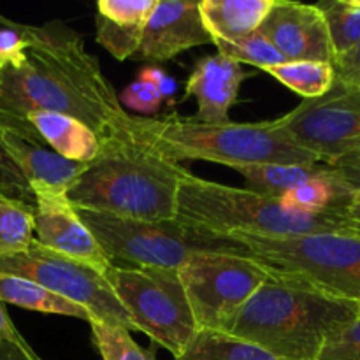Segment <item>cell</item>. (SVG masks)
Returning <instances> with one entry per match:
<instances>
[{
	"label": "cell",
	"mask_w": 360,
	"mask_h": 360,
	"mask_svg": "<svg viewBox=\"0 0 360 360\" xmlns=\"http://www.w3.org/2000/svg\"><path fill=\"white\" fill-rule=\"evenodd\" d=\"M28 42L23 65L0 67V115L25 120L32 112H58L90 127L102 144L129 139L132 116L77 32L49 21L28 27Z\"/></svg>",
	"instance_id": "obj_1"
},
{
	"label": "cell",
	"mask_w": 360,
	"mask_h": 360,
	"mask_svg": "<svg viewBox=\"0 0 360 360\" xmlns=\"http://www.w3.org/2000/svg\"><path fill=\"white\" fill-rule=\"evenodd\" d=\"M359 302L330 297L271 276L224 333L281 360H316L327 341L357 315Z\"/></svg>",
	"instance_id": "obj_2"
},
{
	"label": "cell",
	"mask_w": 360,
	"mask_h": 360,
	"mask_svg": "<svg viewBox=\"0 0 360 360\" xmlns=\"http://www.w3.org/2000/svg\"><path fill=\"white\" fill-rule=\"evenodd\" d=\"M186 169L129 139L104 144L84 165L67 199L76 210L98 211L141 221H172Z\"/></svg>",
	"instance_id": "obj_3"
},
{
	"label": "cell",
	"mask_w": 360,
	"mask_h": 360,
	"mask_svg": "<svg viewBox=\"0 0 360 360\" xmlns=\"http://www.w3.org/2000/svg\"><path fill=\"white\" fill-rule=\"evenodd\" d=\"M127 137L174 164L204 160L231 169L255 164H322L278 129L274 120L210 125L179 116L162 120L132 116Z\"/></svg>",
	"instance_id": "obj_4"
},
{
	"label": "cell",
	"mask_w": 360,
	"mask_h": 360,
	"mask_svg": "<svg viewBox=\"0 0 360 360\" xmlns=\"http://www.w3.org/2000/svg\"><path fill=\"white\" fill-rule=\"evenodd\" d=\"M176 220L217 236L239 232L262 238H304L360 232V224L345 213L288 210L276 199L202 179L192 172H186L179 183Z\"/></svg>",
	"instance_id": "obj_5"
},
{
	"label": "cell",
	"mask_w": 360,
	"mask_h": 360,
	"mask_svg": "<svg viewBox=\"0 0 360 360\" xmlns=\"http://www.w3.org/2000/svg\"><path fill=\"white\" fill-rule=\"evenodd\" d=\"M271 276L345 301H360V232L304 238L229 234Z\"/></svg>",
	"instance_id": "obj_6"
},
{
	"label": "cell",
	"mask_w": 360,
	"mask_h": 360,
	"mask_svg": "<svg viewBox=\"0 0 360 360\" xmlns=\"http://www.w3.org/2000/svg\"><path fill=\"white\" fill-rule=\"evenodd\" d=\"M108 259L132 267L179 269L197 253H245L241 243L227 236L183 225L181 221H141L98 211L77 210Z\"/></svg>",
	"instance_id": "obj_7"
},
{
	"label": "cell",
	"mask_w": 360,
	"mask_h": 360,
	"mask_svg": "<svg viewBox=\"0 0 360 360\" xmlns=\"http://www.w3.org/2000/svg\"><path fill=\"white\" fill-rule=\"evenodd\" d=\"M137 330L178 357L197 327L178 269L112 266L104 274Z\"/></svg>",
	"instance_id": "obj_8"
},
{
	"label": "cell",
	"mask_w": 360,
	"mask_h": 360,
	"mask_svg": "<svg viewBox=\"0 0 360 360\" xmlns=\"http://www.w3.org/2000/svg\"><path fill=\"white\" fill-rule=\"evenodd\" d=\"M199 330H221L269 278L245 253H197L178 269Z\"/></svg>",
	"instance_id": "obj_9"
},
{
	"label": "cell",
	"mask_w": 360,
	"mask_h": 360,
	"mask_svg": "<svg viewBox=\"0 0 360 360\" xmlns=\"http://www.w3.org/2000/svg\"><path fill=\"white\" fill-rule=\"evenodd\" d=\"M0 273L28 278L53 294L86 309L91 320L137 330L101 273L34 241L27 252L0 257Z\"/></svg>",
	"instance_id": "obj_10"
},
{
	"label": "cell",
	"mask_w": 360,
	"mask_h": 360,
	"mask_svg": "<svg viewBox=\"0 0 360 360\" xmlns=\"http://www.w3.org/2000/svg\"><path fill=\"white\" fill-rule=\"evenodd\" d=\"M274 123L322 164H333L360 150V86L336 77L326 95L304 98Z\"/></svg>",
	"instance_id": "obj_11"
},
{
	"label": "cell",
	"mask_w": 360,
	"mask_h": 360,
	"mask_svg": "<svg viewBox=\"0 0 360 360\" xmlns=\"http://www.w3.org/2000/svg\"><path fill=\"white\" fill-rule=\"evenodd\" d=\"M86 164L56 155L27 120L0 115V186L32 204V190L69 192Z\"/></svg>",
	"instance_id": "obj_12"
},
{
	"label": "cell",
	"mask_w": 360,
	"mask_h": 360,
	"mask_svg": "<svg viewBox=\"0 0 360 360\" xmlns=\"http://www.w3.org/2000/svg\"><path fill=\"white\" fill-rule=\"evenodd\" d=\"M35 241L51 252L91 267L104 276L115 264L108 259L90 229L81 220L67 193L49 188L32 190Z\"/></svg>",
	"instance_id": "obj_13"
},
{
	"label": "cell",
	"mask_w": 360,
	"mask_h": 360,
	"mask_svg": "<svg viewBox=\"0 0 360 360\" xmlns=\"http://www.w3.org/2000/svg\"><path fill=\"white\" fill-rule=\"evenodd\" d=\"M259 32L287 62H334L326 18L316 6L274 0Z\"/></svg>",
	"instance_id": "obj_14"
},
{
	"label": "cell",
	"mask_w": 360,
	"mask_h": 360,
	"mask_svg": "<svg viewBox=\"0 0 360 360\" xmlns=\"http://www.w3.org/2000/svg\"><path fill=\"white\" fill-rule=\"evenodd\" d=\"M204 44H213V37L200 16L199 2L157 0L144 25L136 58L162 63Z\"/></svg>",
	"instance_id": "obj_15"
},
{
	"label": "cell",
	"mask_w": 360,
	"mask_h": 360,
	"mask_svg": "<svg viewBox=\"0 0 360 360\" xmlns=\"http://www.w3.org/2000/svg\"><path fill=\"white\" fill-rule=\"evenodd\" d=\"M252 76L241 63L220 55H207L193 65L185 86V97H195L197 122L229 123V111L238 102L241 84Z\"/></svg>",
	"instance_id": "obj_16"
},
{
	"label": "cell",
	"mask_w": 360,
	"mask_h": 360,
	"mask_svg": "<svg viewBox=\"0 0 360 360\" xmlns=\"http://www.w3.org/2000/svg\"><path fill=\"white\" fill-rule=\"evenodd\" d=\"M25 120L34 127L44 143L65 160L90 164L104 148L97 134L72 116L58 112H32Z\"/></svg>",
	"instance_id": "obj_17"
},
{
	"label": "cell",
	"mask_w": 360,
	"mask_h": 360,
	"mask_svg": "<svg viewBox=\"0 0 360 360\" xmlns=\"http://www.w3.org/2000/svg\"><path fill=\"white\" fill-rule=\"evenodd\" d=\"M274 0H202L200 16L213 41H236L260 28Z\"/></svg>",
	"instance_id": "obj_18"
},
{
	"label": "cell",
	"mask_w": 360,
	"mask_h": 360,
	"mask_svg": "<svg viewBox=\"0 0 360 360\" xmlns=\"http://www.w3.org/2000/svg\"><path fill=\"white\" fill-rule=\"evenodd\" d=\"M327 164H255L239 165L238 171L246 181V190L280 200L292 190L322 174Z\"/></svg>",
	"instance_id": "obj_19"
},
{
	"label": "cell",
	"mask_w": 360,
	"mask_h": 360,
	"mask_svg": "<svg viewBox=\"0 0 360 360\" xmlns=\"http://www.w3.org/2000/svg\"><path fill=\"white\" fill-rule=\"evenodd\" d=\"M0 302L18 306V308L28 309V311L72 316V319L90 322V315L84 308L53 294L48 288L28 280V278L14 276V274L0 273Z\"/></svg>",
	"instance_id": "obj_20"
},
{
	"label": "cell",
	"mask_w": 360,
	"mask_h": 360,
	"mask_svg": "<svg viewBox=\"0 0 360 360\" xmlns=\"http://www.w3.org/2000/svg\"><path fill=\"white\" fill-rule=\"evenodd\" d=\"M174 360H281L221 330H199Z\"/></svg>",
	"instance_id": "obj_21"
},
{
	"label": "cell",
	"mask_w": 360,
	"mask_h": 360,
	"mask_svg": "<svg viewBox=\"0 0 360 360\" xmlns=\"http://www.w3.org/2000/svg\"><path fill=\"white\" fill-rule=\"evenodd\" d=\"M35 241L34 204L0 186V257L27 252Z\"/></svg>",
	"instance_id": "obj_22"
},
{
	"label": "cell",
	"mask_w": 360,
	"mask_h": 360,
	"mask_svg": "<svg viewBox=\"0 0 360 360\" xmlns=\"http://www.w3.org/2000/svg\"><path fill=\"white\" fill-rule=\"evenodd\" d=\"M274 79L304 98H319L333 86L336 74L327 62H285L266 69Z\"/></svg>",
	"instance_id": "obj_23"
},
{
	"label": "cell",
	"mask_w": 360,
	"mask_h": 360,
	"mask_svg": "<svg viewBox=\"0 0 360 360\" xmlns=\"http://www.w3.org/2000/svg\"><path fill=\"white\" fill-rule=\"evenodd\" d=\"M323 14L334 58L360 42V0H326L315 4Z\"/></svg>",
	"instance_id": "obj_24"
},
{
	"label": "cell",
	"mask_w": 360,
	"mask_h": 360,
	"mask_svg": "<svg viewBox=\"0 0 360 360\" xmlns=\"http://www.w3.org/2000/svg\"><path fill=\"white\" fill-rule=\"evenodd\" d=\"M91 340L102 360H157L155 352L144 350L123 327L91 320Z\"/></svg>",
	"instance_id": "obj_25"
},
{
	"label": "cell",
	"mask_w": 360,
	"mask_h": 360,
	"mask_svg": "<svg viewBox=\"0 0 360 360\" xmlns=\"http://www.w3.org/2000/svg\"><path fill=\"white\" fill-rule=\"evenodd\" d=\"M218 48V53L238 63H250L259 69H269V67L285 63V56L260 34L259 30L246 37L236 39V41H213Z\"/></svg>",
	"instance_id": "obj_26"
},
{
	"label": "cell",
	"mask_w": 360,
	"mask_h": 360,
	"mask_svg": "<svg viewBox=\"0 0 360 360\" xmlns=\"http://www.w3.org/2000/svg\"><path fill=\"white\" fill-rule=\"evenodd\" d=\"M95 32L97 42L108 49L118 62L136 56L143 41L144 27L141 25H125L108 20L102 14H95Z\"/></svg>",
	"instance_id": "obj_27"
},
{
	"label": "cell",
	"mask_w": 360,
	"mask_h": 360,
	"mask_svg": "<svg viewBox=\"0 0 360 360\" xmlns=\"http://www.w3.org/2000/svg\"><path fill=\"white\" fill-rule=\"evenodd\" d=\"M157 0H98L97 13L111 21L144 27Z\"/></svg>",
	"instance_id": "obj_28"
},
{
	"label": "cell",
	"mask_w": 360,
	"mask_h": 360,
	"mask_svg": "<svg viewBox=\"0 0 360 360\" xmlns=\"http://www.w3.org/2000/svg\"><path fill=\"white\" fill-rule=\"evenodd\" d=\"M316 360H360V301L355 319L327 341Z\"/></svg>",
	"instance_id": "obj_29"
},
{
	"label": "cell",
	"mask_w": 360,
	"mask_h": 360,
	"mask_svg": "<svg viewBox=\"0 0 360 360\" xmlns=\"http://www.w3.org/2000/svg\"><path fill=\"white\" fill-rule=\"evenodd\" d=\"M28 27L20 25L16 27H0V67H18L27 62Z\"/></svg>",
	"instance_id": "obj_30"
},
{
	"label": "cell",
	"mask_w": 360,
	"mask_h": 360,
	"mask_svg": "<svg viewBox=\"0 0 360 360\" xmlns=\"http://www.w3.org/2000/svg\"><path fill=\"white\" fill-rule=\"evenodd\" d=\"M118 98L120 104L123 102L127 108L134 109L137 112H144V115H153V112H157L160 109L162 102H164V97L157 90V86L143 79H137L134 83H130Z\"/></svg>",
	"instance_id": "obj_31"
},
{
	"label": "cell",
	"mask_w": 360,
	"mask_h": 360,
	"mask_svg": "<svg viewBox=\"0 0 360 360\" xmlns=\"http://www.w3.org/2000/svg\"><path fill=\"white\" fill-rule=\"evenodd\" d=\"M327 165L334 169V172L343 179L345 185L350 186L352 190H360V150L345 155Z\"/></svg>",
	"instance_id": "obj_32"
},
{
	"label": "cell",
	"mask_w": 360,
	"mask_h": 360,
	"mask_svg": "<svg viewBox=\"0 0 360 360\" xmlns=\"http://www.w3.org/2000/svg\"><path fill=\"white\" fill-rule=\"evenodd\" d=\"M333 69L338 79L357 83L360 77V42L345 55L336 56L333 62Z\"/></svg>",
	"instance_id": "obj_33"
},
{
	"label": "cell",
	"mask_w": 360,
	"mask_h": 360,
	"mask_svg": "<svg viewBox=\"0 0 360 360\" xmlns=\"http://www.w3.org/2000/svg\"><path fill=\"white\" fill-rule=\"evenodd\" d=\"M0 360H44L37 352L32 350L27 340L21 341H0Z\"/></svg>",
	"instance_id": "obj_34"
},
{
	"label": "cell",
	"mask_w": 360,
	"mask_h": 360,
	"mask_svg": "<svg viewBox=\"0 0 360 360\" xmlns=\"http://www.w3.org/2000/svg\"><path fill=\"white\" fill-rule=\"evenodd\" d=\"M139 79L155 84L164 98L171 97V95L176 91V81L172 79L169 74H165L164 70L158 69V67H146V69H143Z\"/></svg>",
	"instance_id": "obj_35"
},
{
	"label": "cell",
	"mask_w": 360,
	"mask_h": 360,
	"mask_svg": "<svg viewBox=\"0 0 360 360\" xmlns=\"http://www.w3.org/2000/svg\"><path fill=\"white\" fill-rule=\"evenodd\" d=\"M23 336L18 333V329L14 327L13 320L7 315L6 308H4V302H0V341H21Z\"/></svg>",
	"instance_id": "obj_36"
},
{
	"label": "cell",
	"mask_w": 360,
	"mask_h": 360,
	"mask_svg": "<svg viewBox=\"0 0 360 360\" xmlns=\"http://www.w3.org/2000/svg\"><path fill=\"white\" fill-rule=\"evenodd\" d=\"M347 214L352 220L360 224V190H354V193H352L347 206Z\"/></svg>",
	"instance_id": "obj_37"
},
{
	"label": "cell",
	"mask_w": 360,
	"mask_h": 360,
	"mask_svg": "<svg viewBox=\"0 0 360 360\" xmlns=\"http://www.w3.org/2000/svg\"><path fill=\"white\" fill-rule=\"evenodd\" d=\"M16 21L9 20V18H6L4 14H0V27H16Z\"/></svg>",
	"instance_id": "obj_38"
},
{
	"label": "cell",
	"mask_w": 360,
	"mask_h": 360,
	"mask_svg": "<svg viewBox=\"0 0 360 360\" xmlns=\"http://www.w3.org/2000/svg\"><path fill=\"white\" fill-rule=\"evenodd\" d=\"M355 84H359V86H360V77H359V81H357V83H355Z\"/></svg>",
	"instance_id": "obj_39"
}]
</instances>
